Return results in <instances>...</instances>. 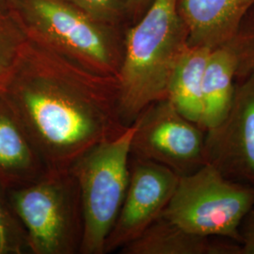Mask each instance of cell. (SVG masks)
I'll list each match as a JSON object with an SVG mask.
<instances>
[{"label": "cell", "mask_w": 254, "mask_h": 254, "mask_svg": "<svg viewBox=\"0 0 254 254\" xmlns=\"http://www.w3.org/2000/svg\"><path fill=\"white\" fill-rule=\"evenodd\" d=\"M254 207V188L229 180L210 164L179 179L162 217L191 233L239 243V229Z\"/></svg>", "instance_id": "8992f818"}, {"label": "cell", "mask_w": 254, "mask_h": 254, "mask_svg": "<svg viewBox=\"0 0 254 254\" xmlns=\"http://www.w3.org/2000/svg\"><path fill=\"white\" fill-rule=\"evenodd\" d=\"M0 93L47 170H69L128 127L120 116L116 77L92 73L29 40Z\"/></svg>", "instance_id": "6da1fadb"}, {"label": "cell", "mask_w": 254, "mask_h": 254, "mask_svg": "<svg viewBox=\"0 0 254 254\" xmlns=\"http://www.w3.org/2000/svg\"><path fill=\"white\" fill-rule=\"evenodd\" d=\"M231 44L237 59L236 79H239L254 72V7L247 14Z\"/></svg>", "instance_id": "ac0fdd59"}, {"label": "cell", "mask_w": 254, "mask_h": 254, "mask_svg": "<svg viewBox=\"0 0 254 254\" xmlns=\"http://www.w3.org/2000/svg\"><path fill=\"white\" fill-rule=\"evenodd\" d=\"M241 254H254V207L243 219L239 229Z\"/></svg>", "instance_id": "d6986e66"}, {"label": "cell", "mask_w": 254, "mask_h": 254, "mask_svg": "<svg viewBox=\"0 0 254 254\" xmlns=\"http://www.w3.org/2000/svg\"><path fill=\"white\" fill-rule=\"evenodd\" d=\"M134 133L131 125L119 136L93 146L69 169L78 184L83 209L79 254H104L127 193Z\"/></svg>", "instance_id": "5b68a950"}, {"label": "cell", "mask_w": 254, "mask_h": 254, "mask_svg": "<svg viewBox=\"0 0 254 254\" xmlns=\"http://www.w3.org/2000/svg\"><path fill=\"white\" fill-rule=\"evenodd\" d=\"M47 171L27 130L0 93V186L6 190L23 187Z\"/></svg>", "instance_id": "8fae6325"}, {"label": "cell", "mask_w": 254, "mask_h": 254, "mask_svg": "<svg viewBox=\"0 0 254 254\" xmlns=\"http://www.w3.org/2000/svg\"><path fill=\"white\" fill-rule=\"evenodd\" d=\"M179 179L180 176L162 165L131 156L127 193L106 241L104 254L119 251L159 218Z\"/></svg>", "instance_id": "9c48e42d"}, {"label": "cell", "mask_w": 254, "mask_h": 254, "mask_svg": "<svg viewBox=\"0 0 254 254\" xmlns=\"http://www.w3.org/2000/svg\"><path fill=\"white\" fill-rule=\"evenodd\" d=\"M106 24L125 27L129 18L127 0H64Z\"/></svg>", "instance_id": "e0dca14e"}, {"label": "cell", "mask_w": 254, "mask_h": 254, "mask_svg": "<svg viewBox=\"0 0 254 254\" xmlns=\"http://www.w3.org/2000/svg\"><path fill=\"white\" fill-rule=\"evenodd\" d=\"M210 52L206 47L189 46L173 72L167 97L184 117L200 127L202 79Z\"/></svg>", "instance_id": "5bb4252c"}, {"label": "cell", "mask_w": 254, "mask_h": 254, "mask_svg": "<svg viewBox=\"0 0 254 254\" xmlns=\"http://www.w3.org/2000/svg\"><path fill=\"white\" fill-rule=\"evenodd\" d=\"M189 32L177 0H153L125 35L117 81L119 111L126 127L143 109L166 99L173 72L187 48Z\"/></svg>", "instance_id": "7a4b0ae2"}, {"label": "cell", "mask_w": 254, "mask_h": 254, "mask_svg": "<svg viewBox=\"0 0 254 254\" xmlns=\"http://www.w3.org/2000/svg\"><path fill=\"white\" fill-rule=\"evenodd\" d=\"M27 39L92 73L117 77L127 28L64 0H9Z\"/></svg>", "instance_id": "3957f363"}, {"label": "cell", "mask_w": 254, "mask_h": 254, "mask_svg": "<svg viewBox=\"0 0 254 254\" xmlns=\"http://www.w3.org/2000/svg\"><path fill=\"white\" fill-rule=\"evenodd\" d=\"M237 59L231 42L211 50L202 79V119L205 131L226 117L236 91Z\"/></svg>", "instance_id": "4fadbf2b"}, {"label": "cell", "mask_w": 254, "mask_h": 254, "mask_svg": "<svg viewBox=\"0 0 254 254\" xmlns=\"http://www.w3.org/2000/svg\"><path fill=\"white\" fill-rule=\"evenodd\" d=\"M32 254H80L84 218L78 184L70 170H48L35 181L7 190Z\"/></svg>", "instance_id": "277c9868"}, {"label": "cell", "mask_w": 254, "mask_h": 254, "mask_svg": "<svg viewBox=\"0 0 254 254\" xmlns=\"http://www.w3.org/2000/svg\"><path fill=\"white\" fill-rule=\"evenodd\" d=\"M132 125V157L162 165L180 177L206 164V131L184 117L168 98L148 106Z\"/></svg>", "instance_id": "52a82bcc"}, {"label": "cell", "mask_w": 254, "mask_h": 254, "mask_svg": "<svg viewBox=\"0 0 254 254\" xmlns=\"http://www.w3.org/2000/svg\"><path fill=\"white\" fill-rule=\"evenodd\" d=\"M122 254H241V246L224 237L191 233L160 216L119 250Z\"/></svg>", "instance_id": "7c38bea8"}, {"label": "cell", "mask_w": 254, "mask_h": 254, "mask_svg": "<svg viewBox=\"0 0 254 254\" xmlns=\"http://www.w3.org/2000/svg\"><path fill=\"white\" fill-rule=\"evenodd\" d=\"M129 18L138 20L145 12L146 9L153 2V0H127Z\"/></svg>", "instance_id": "ffe728a7"}, {"label": "cell", "mask_w": 254, "mask_h": 254, "mask_svg": "<svg viewBox=\"0 0 254 254\" xmlns=\"http://www.w3.org/2000/svg\"><path fill=\"white\" fill-rule=\"evenodd\" d=\"M204 157L229 180L254 188V72L236 79L226 117L206 131Z\"/></svg>", "instance_id": "ba28073f"}, {"label": "cell", "mask_w": 254, "mask_h": 254, "mask_svg": "<svg viewBox=\"0 0 254 254\" xmlns=\"http://www.w3.org/2000/svg\"><path fill=\"white\" fill-rule=\"evenodd\" d=\"M254 7V0H177L189 46L211 50L231 42Z\"/></svg>", "instance_id": "30bf717a"}, {"label": "cell", "mask_w": 254, "mask_h": 254, "mask_svg": "<svg viewBox=\"0 0 254 254\" xmlns=\"http://www.w3.org/2000/svg\"><path fill=\"white\" fill-rule=\"evenodd\" d=\"M26 253V231L9 203L7 190L0 186V254Z\"/></svg>", "instance_id": "2e32d148"}, {"label": "cell", "mask_w": 254, "mask_h": 254, "mask_svg": "<svg viewBox=\"0 0 254 254\" xmlns=\"http://www.w3.org/2000/svg\"><path fill=\"white\" fill-rule=\"evenodd\" d=\"M28 39L9 0H0V91L3 90Z\"/></svg>", "instance_id": "9a60e30c"}]
</instances>
